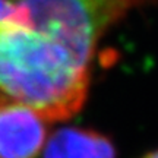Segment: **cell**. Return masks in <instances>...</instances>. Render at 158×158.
I'll return each mask as SVG.
<instances>
[{
    "label": "cell",
    "instance_id": "1",
    "mask_svg": "<svg viewBox=\"0 0 158 158\" xmlns=\"http://www.w3.org/2000/svg\"><path fill=\"white\" fill-rule=\"evenodd\" d=\"M91 64L31 25L0 23V108L23 107L45 122L68 120L82 108Z\"/></svg>",
    "mask_w": 158,
    "mask_h": 158
},
{
    "label": "cell",
    "instance_id": "2",
    "mask_svg": "<svg viewBox=\"0 0 158 158\" xmlns=\"http://www.w3.org/2000/svg\"><path fill=\"white\" fill-rule=\"evenodd\" d=\"M32 28L91 64L100 40L130 12L158 0H12Z\"/></svg>",
    "mask_w": 158,
    "mask_h": 158
},
{
    "label": "cell",
    "instance_id": "3",
    "mask_svg": "<svg viewBox=\"0 0 158 158\" xmlns=\"http://www.w3.org/2000/svg\"><path fill=\"white\" fill-rule=\"evenodd\" d=\"M45 138V120L32 110L0 108V158H37Z\"/></svg>",
    "mask_w": 158,
    "mask_h": 158
},
{
    "label": "cell",
    "instance_id": "4",
    "mask_svg": "<svg viewBox=\"0 0 158 158\" xmlns=\"http://www.w3.org/2000/svg\"><path fill=\"white\" fill-rule=\"evenodd\" d=\"M44 158H117V151L111 139L97 130L64 127L45 142Z\"/></svg>",
    "mask_w": 158,
    "mask_h": 158
},
{
    "label": "cell",
    "instance_id": "5",
    "mask_svg": "<svg viewBox=\"0 0 158 158\" xmlns=\"http://www.w3.org/2000/svg\"><path fill=\"white\" fill-rule=\"evenodd\" d=\"M7 21H19L28 23L25 13L12 0H0V23Z\"/></svg>",
    "mask_w": 158,
    "mask_h": 158
},
{
    "label": "cell",
    "instance_id": "6",
    "mask_svg": "<svg viewBox=\"0 0 158 158\" xmlns=\"http://www.w3.org/2000/svg\"><path fill=\"white\" fill-rule=\"evenodd\" d=\"M141 158H158V149L149 151V152H147L143 157H141Z\"/></svg>",
    "mask_w": 158,
    "mask_h": 158
}]
</instances>
